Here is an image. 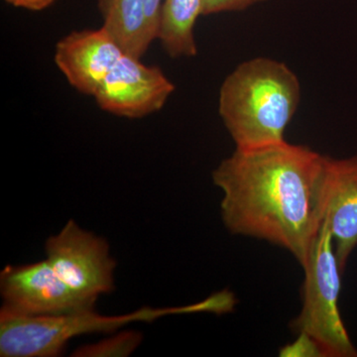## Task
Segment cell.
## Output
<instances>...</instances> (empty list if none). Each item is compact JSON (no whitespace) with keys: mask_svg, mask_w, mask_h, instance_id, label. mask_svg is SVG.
Listing matches in <instances>:
<instances>
[{"mask_svg":"<svg viewBox=\"0 0 357 357\" xmlns=\"http://www.w3.org/2000/svg\"><path fill=\"white\" fill-rule=\"evenodd\" d=\"M325 158L287 141L236 148L211 174L225 227L285 249L302 266L323 227Z\"/></svg>","mask_w":357,"mask_h":357,"instance_id":"obj_1","label":"cell"},{"mask_svg":"<svg viewBox=\"0 0 357 357\" xmlns=\"http://www.w3.org/2000/svg\"><path fill=\"white\" fill-rule=\"evenodd\" d=\"M300 100L295 73L280 61L258 57L239 65L225 79L218 112L237 149H253L286 141V128Z\"/></svg>","mask_w":357,"mask_h":357,"instance_id":"obj_2","label":"cell"},{"mask_svg":"<svg viewBox=\"0 0 357 357\" xmlns=\"http://www.w3.org/2000/svg\"><path fill=\"white\" fill-rule=\"evenodd\" d=\"M225 303L220 294L203 302L180 307H141L121 316H102L93 307L60 314L33 316L6 307L0 312V356L55 357L72 338L93 333H109L134 321H152L168 314L195 312L220 314Z\"/></svg>","mask_w":357,"mask_h":357,"instance_id":"obj_3","label":"cell"},{"mask_svg":"<svg viewBox=\"0 0 357 357\" xmlns=\"http://www.w3.org/2000/svg\"><path fill=\"white\" fill-rule=\"evenodd\" d=\"M302 267L303 306L291 328L298 335L311 337L325 357H357L356 347L340 316L338 299L342 272L325 223Z\"/></svg>","mask_w":357,"mask_h":357,"instance_id":"obj_4","label":"cell"},{"mask_svg":"<svg viewBox=\"0 0 357 357\" xmlns=\"http://www.w3.org/2000/svg\"><path fill=\"white\" fill-rule=\"evenodd\" d=\"M45 249L59 278L88 306H95L98 296L114 290L116 263L109 255V244L74 220L49 237Z\"/></svg>","mask_w":357,"mask_h":357,"instance_id":"obj_5","label":"cell"},{"mask_svg":"<svg viewBox=\"0 0 357 357\" xmlns=\"http://www.w3.org/2000/svg\"><path fill=\"white\" fill-rule=\"evenodd\" d=\"M174 91L175 86L158 67L124 54L93 96L105 112L140 119L161 109Z\"/></svg>","mask_w":357,"mask_h":357,"instance_id":"obj_6","label":"cell"},{"mask_svg":"<svg viewBox=\"0 0 357 357\" xmlns=\"http://www.w3.org/2000/svg\"><path fill=\"white\" fill-rule=\"evenodd\" d=\"M3 307L33 316L60 314L91 309L59 278L46 259L7 266L0 275Z\"/></svg>","mask_w":357,"mask_h":357,"instance_id":"obj_7","label":"cell"},{"mask_svg":"<svg viewBox=\"0 0 357 357\" xmlns=\"http://www.w3.org/2000/svg\"><path fill=\"white\" fill-rule=\"evenodd\" d=\"M323 223L332 234L335 256L344 273L357 246V155L326 156L323 171Z\"/></svg>","mask_w":357,"mask_h":357,"instance_id":"obj_8","label":"cell"},{"mask_svg":"<svg viewBox=\"0 0 357 357\" xmlns=\"http://www.w3.org/2000/svg\"><path fill=\"white\" fill-rule=\"evenodd\" d=\"M124 54L103 28L84 30L70 33L58 42L55 63L75 89L95 96Z\"/></svg>","mask_w":357,"mask_h":357,"instance_id":"obj_9","label":"cell"},{"mask_svg":"<svg viewBox=\"0 0 357 357\" xmlns=\"http://www.w3.org/2000/svg\"><path fill=\"white\" fill-rule=\"evenodd\" d=\"M102 28L124 53L140 59L155 39L145 0H100Z\"/></svg>","mask_w":357,"mask_h":357,"instance_id":"obj_10","label":"cell"},{"mask_svg":"<svg viewBox=\"0 0 357 357\" xmlns=\"http://www.w3.org/2000/svg\"><path fill=\"white\" fill-rule=\"evenodd\" d=\"M202 6L203 0H164L157 39L170 57L197 55L194 29Z\"/></svg>","mask_w":357,"mask_h":357,"instance_id":"obj_11","label":"cell"},{"mask_svg":"<svg viewBox=\"0 0 357 357\" xmlns=\"http://www.w3.org/2000/svg\"><path fill=\"white\" fill-rule=\"evenodd\" d=\"M140 333L124 332L115 337L107 338L96 344L79 347L73 356L77 357H110L128 356L141 342Z\"/></svg>","mask_w":357,"mask_h":357,"instance_id":"obj_12","label":"cell"},{"mask_svg":"<svg viewBox=\"0 0 357 357\" xmlns=\"http://www.w3.org/2000/svg\"><path fill=\"white\" fill-rule=\"evenodd\" d=\"M266 0H203L202 15L241 11Z\"/></svg>","mask_w":357,"mask_h":357,"instance_id":"obj_13","label":"cell"},{"mask_svg":"<svg viewBox=\"0 0 357 357\" xmlns=\"http://www.w3.org/2000/svg\"><path fill=\"white\" fill-rule=\"evenodd\" d=\"M297 340L282 349V356H324L316 342L305 335H298Z\"/></svg>","mask_w":357,"mask_h":357,"instance_id":"obj_14","label":"cell"},{"mask_svg":"<svg viewBox=\"0 0 357 357\" xmlns=\"http://www.w3.org/2000/svg\"><path fill=\"white\" fill-rule=\"evenodd\" d=\"M164 0H145L148 20L155 39L158 37L160 17H161L162 6Z\"/></svg>","mask_w":357,"mask_h":357,"instance_id":"obj_15","label":"cell"},{"mask_svg":"<svg viewBox=\"0 0 357 357\" xmlns=\"http://www.w3.org/2000/svg\"><path fill=\"white\" fill-rule=\"evenodd\" d=\"M6 1L13 6L39 11L50 6L56 0H6Z\"/></svg>","mask_w":357,"mask_h":357,"instance_id":"obj_16","label":"cell"}]
</instances>
